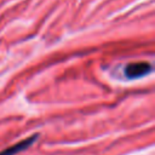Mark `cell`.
<instances>
[{
    "mask_svg": "<svg viewBox=\"0 0 155 155\" xmlns=\"http://www.w3.org/2000/svg\"><path fill=\"white\" fill-rule=\"evenodd\" d=\"M150 70H151V65L148 62H134L126 65L125 74L127 78L134 79V78H139L148 74Z\"/></svg>",
    "mask_w": 155,
    "mask_h": 155,
    "instance_id": "6da1fadb",
    "label": "cell"
}]
</instances>
